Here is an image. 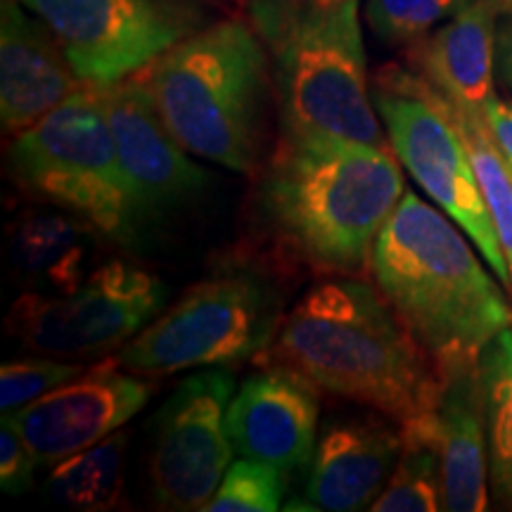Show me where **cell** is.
<instances>
[{"label":"cell","instance_id":"6da1fadb","mask_svg":"<svg viewBox=\"0 0 512 512\" xmlns=\"http://www.w3.org/2000/svg\"><path fill=\"white\" fill-rule=\"evenodd\" d=\"M261 366L297 370L323 392L399 425L401 437H434L441 370L377 287L325 280L294 304Z\"/></svg>","mask_w":512,"mask_h":512},{"label":"cell","instance_id":"7a4b0ae2","mask_svg":"<svg viewBox=\"0 0 512 512\" xmlns=\"http://www.w3.org/2000/svg\"><path fill=\"white\" fill-rule=\"evenodd\" d=\"M406 183L389 147L337 138L278 145L259 183V209L280 245L318 273L351 275L399 207Z\"/></svg>","mask_w":512,"mask_h":512},{"label":"cell","instance_id":"3957f363","mask_svg":"<svg viewBox=\"0 0 512 512\" xmlns=\"http://www.w3.org/2000/svg\"><path fill=\"white\" fill-rule=\"evenodd\" d=\"M370 266L377 290L439 368L477 358L512 328L505 285L482 264L475 242L413 190L377 235Z\"/></svg>","mask_w":512,"mask_h":512},{"label":"cell","instance_id":"277c9868","mask_svg":"<svg viewBox=\"0 0 512 512\" xmlns=\"http://www.w3.org/2000/svg\"><path fill=\"white\" fill-rule=\"evenodd\" d=\"M247 8L271 60L283 138L392 147L375 110L358 0H247Z\"/></svg>","mask_w":512,"mask_h":512},{"label":"cell","instance_id":"5b68a950","mask_svg":"<svg viewBox=\"0 0 512 512\" xmlns=\"http://www.w3.org/2000/svg\"><path fill=\"white\" fill-rule=\"evenodd\" d=\"M164 124L190 155L252 174L266 131L271 60L254 24L216 19L143 69Z\"/></svg>","mask_w":512,"mask_h":512},{"label":"cell","instance_id":"8992f818","mask_svg":"<svg viewBox=\"0 0 512 512\" xmlns=\"http://www.w3.org/2000/svg\"><path fill=\"white\" fill-rule=\"evenodd\" d=\"M8 169L27 195L79 216L107 240H136V216L102 88L81 86L19 131L8 147Z\"/></svg>","mask_w":512,"mask_h":512},{"label":"cell","instance_id":"52a82bcc","mask_svg":"<svg viewBox=\"0 0 512 512\" xmlns=\"http://www.w3.org/2000/svg\"><path fill=\"white\" fill-rule=\"evenodd\" d=\"M283 316L259 275L235 271L195 283L126 342L114 361L143 377L230 368L271 347Z\"/></svg>","mask_w":512,"mask_h":512},{"label":"cell","instance_id":"ba28073f","mask_svg":"<svg viewBox=\"0 0 512 512\" xmlns=\"http://www.w3.org/2000/svg\"><path fill=\"white\" fill-rule=\"evenodd\" d=\"M373 100L403 169L465 230L486 266L510 290V266L451 102L411 69L396 64L377 74Z\"/></svg>","mask_w":512,"mask_h":512},{"label":"cell","instance_id":"9c48e42d","mask_svg":"<svg viewBox=\"0 0 512 512\" xmlns=\"http://www.w3.org/2000/svg\"><path fill=\"white\" fill-rule=\"evenodd\" d=\"M166 287L155 273L114 259L72 292H27L10 306L5 330L24 349L64 361L119 351L162 311Z\"/></svg>","mask_w":512,"mask_h":512},{"label":"cell","instance_id":"30bf717a","mask_svg":"<svg viewBox=\"0 0 512 512\" xmlns=\"http://www.w3.org/2000/svg\"><path fill=\"white\" fill-rule=\"evenodd\" d=\"M53 31L83 86L110 88L207 27L209 5L188 0H22Z\"/></svg>","mask_w":512,"mask_h":512},{"label":"cell","instance_id":"8fae6325","mask_svg":"<svg viewBox=\"0 0 512 512\" xmlns=\"http://www.w3.org/2000/svg\"><path fill=\"white\" fill-rule=\"evenodd\" d=\"M235 377L226 368H204L176 384L155 420L150 486L157 508L204 510L233 463L226 427Z\"/></svg>","mask_w":512,"mask_h":512},{"label":"cell","instance_id":"7c38bea8","mask_svg":"<svg viewBox=\"0 0 512 512\" xmlns=\"http://www.w3.org/2000/svg\"><path fill=\"white\" fill-rule=\"evenodd\" d=\"M152 389L155 384L143 375L121 368L114 356H107L3 420L34 453L38 467H55L124 430L147 406Z\"/></svg>","mask_w":512,"mask_h":512},{"label":"cell","instance_id":"4fadbf2b","mask_svg":"<svg viewBox=\"0 0 512 512\" xmlns=\"http://www.w3.org/2000/svg\"><path fill=\"white\" fill-rule=\"evenodd\" d=\"M102 102L138 230L200 195L207 171L192 162L164 124L143 74L102 88Z\"/></svg>","mask_w":512,"mask_h":512},{"label":"cell","instance_id":"5bb4252c","mask_svg":"<svg viewBox=\"0 0 512 512\" xmlns=\"http://www.w3.org/2000/svg\"><path fill=\"white\" fill-rule=\"evenodd\" d=\"M320 396L309 377L266 366L240 384L228 403L226 427L235 453L290 477L309 465L318 439Z\"/></svg>","mask_w":512,"mask_h":512},{"label":"cell","instance_id":"9a60e30c","mask_svg":"<svg viewBox=\"0 0 512 512\" xmlns=\"http://www.w3.org/2000/svg\"><path fill=\"white\" fill-rule=\"evenodd\" d=\"M399 425L373 415L335 418L318 432L309 460L306 501L316 510H370L401 456Z\"/></svg>","mask_w":512,"mask_h":512},{"label":"cell","instance_id":"2e32d148","mask_svg":"<svg viewBox=\"0 0 512 512\" xmlns=\"http://www.w3.org/2000/svg\"><path fill=\"white\" fill-rule=\"evenodd\" d=\"M496 0H472L432 34L406 48V67L460 114L486 119L496 95Z\"/></svg>","mask_w":512,"mask_h":512},{"label":"cell","instance_id":"e0dca14e","mask_svg":"<svg viewBox=\"0 0 512 512\" xmlns=\"http://www.w3.org/2000/svg\"><path fill=\"white\" fill-rule=\"evenodd\" d=\"M83 83L53 31L22 5L0 0V119L17 136L34 126Z\"/></svg>","mask_w":512,"mask_h":512},{"label":"cell","instance_id":"ac0fdd59","mask_svg":"<svg viewBox=\"0 0 512 512\" xmlns=\"http://www.w3.org/2000/svg\"><path fill=\"white\" fill-rule=\"evenodd\" d=\"M477 358H458L439 368L441 389L434 411V437L444 475V510L448 512L489 508V453Z\"/></svg>","mask_w":512,"mask_h":512},{"label":"cell","instance_id":"d6986e66","mask_svg":"<svg viewBox=\"0 0 512 512\" xmlns=\"http://www.w3.org/2000/svg\"><path fill=\"white\" fill-rule=\"evenodd\" d=\"M95 235L91 223L64 209H29L8 230L10 264L29 292H72L93 273Z\"/></svg>","mask_w":512,"mask_h":512},{"label":"cell","instance_id":"ffe728a7","mask_svg":"<svg viewBox=\"0 0 512 512\" xmlns=\"http://www.w3.org/2000/svg\"><path fill=\"white\" fill-rule=\"evenodd\" d=\"M482 387L489 489L498 508L512 510V328L498 332L477 358Z\"/></svg>","mask_w":512,"mask_h":512},{"label":"cell","instance_id":"44dd1931","mask_svg":"<svg viewBox=\"0 0 512 512\" xmlns=\"http://www.w3.org/2000/svg\"><path fill=\"white\" fill-rule=\"evenodd\" d=\"M128 434H110L91 448L50 467L48 494L62 508L76 512L114 510L124 494Z\"/></svg>","mask_w":512,"mask_h":512},{"label":"cell","instance_id":"7402d4cb","mask_svg":"<svg viewBox=\"0 0 512 512\" xmlns=\"http://www.w3.org/2000/svg\"><path fill=\"white\" fill-rule=\"evenodd\" d=\"M373 512H434L444 510V475L437 441L403 437L401 456Z\"/></svg>","mask_w":512,"mask_h":512},{"label":"cell","instance_id":"603a6c76","mask_svg":"<svg viewBox=\"0 0 512 512\" xmlns=\"http://www.w3.org/2000/svg\"><path fill=\"white\" fill-rule=\"evenodd\" d=\"M472 0H366V22L382 43L408 48Z\"/></svg>","mask_w":512,"mask_h":512},{"label":"cell","instance_id":"cb8c5ba5","mask_svg":"<svg viewBox=\"0 0 512 512\" xmlns=\"http://www.w3.org/2000/svg\"><path fill=\"white\" fill-rule=\"evenodd\" d=\"M287 475L259 460H233L202 512H273L283 508Z\"/></svg>","mask_w":512,"mask_h":512},{"label":"cell","instance_id":"d4e9b609","mask_svg":"<svg viewBox=\"0 0 512 512\" xmlns=\"http://www.w3.org/2000/svg\"><path fill=\"white\" fill-rule=\"evenodd\" d=\"M83 370L86 366L81 361H64V358L41 354L3 363L0 368V413L5 418V415L22 411L60 384L74 380Z\"/></svg>","mask_w":512,"mask_h":512},{"label":"cell","instance_id":"484cf974","mask_svg":"<svg viewBox=\"0 0 512 512\" xmlns=\"http://www.w3.org/2000/svg\"><path fill=\"white\" fill-rule=\"evenodd\" d=\"M36 458L24 444L22 437L3 420L0 430V486L5 494L22 496L34 486Z\"/></svg>","mask_w":512,"mask_h":512},{"label":"cell","instance_id":"4316f807","mask_svg":"<svg viewBox=\"0 0 512 512\" xmlns=\"http://www.w3.org/2000/svg\"><path fill=\"white\" fill-rule=\"evenodd\" d=\"M486 121H489L491 133H494L498 150L503 152L505 162H508L512 171V100L496 98L489 105L486 112Z\"/></svg>","mask_w":512,"mask_h":512},{"label":"cell","instance_id":"83f0119b","mask_svg":"<svg viewBox=\"0 0 512 512\" xmlns=\"http://www.w3.org/2000/svg\"><path fill=\"white\" fill-rule=\"evenodd\" d=\"M496 72L512 91V15H501L496 36Z\"/></svg>","mask_w":512,"mask_h":512},{"label":"cell","instance_id":"f1b7e54d","mask_svg":"<svg viewBox=\"0 0 512 512\" xmlns=\"http://www.w3.org/2000/svg\"><path fill=\"white\" fill-rule=\"evenodd\" d=\"M188 3H202V5H209V8H219V5H226L230 0H188Z\"/></svg>","mask_w":512,"mask_h":512},{"label":"cell","instance_id":"f546056e","mask_svg":"<svg viewBox=\"0 0 512 512\" xmlns=\"http://www.w3.org/2000/svg\"><path fill=\"white\" fill-rule=\"evenodd\" d=\"M498 8H501V15H512V0H496Z\"/></svg>","mask_w":512,"mask_h":512},{"label":"cell","instance_id":"4dcf8cb0","mask_svg":"<svg viewBox=\"0 0 512 512\" xmlns=\"http://www.w3.org/2000/svg\"><path fill=\"white\" fill-rule=\"evenodd\" d=\"M318 3H337V0H318Z\"/></svg>","mask_w":512,"mask_h":512}]
</instances>
